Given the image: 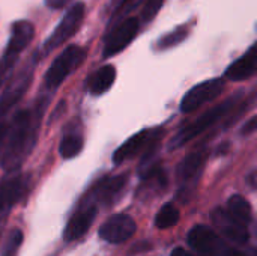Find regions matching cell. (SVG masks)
<instances>
[{
	"mask_svg": "<svg viewBox=\"0 0 257 256\" xmlns=\"http://www.w3.org/2000/svg\"><path fill=\"white\" fill-rule=\"evenodd\" d=\"M33 143H35V127H33L32 113L29 110H21L14 116L12 125L9 128L8 143L2 161L3 169L8 172L17 170L26 160L27 154L32 151Z\"/></svg>",
	"mask_w": 257,
	"mask_h": 256,
	"instance_id": "obj_1",
	"label": "cell"
},
{
	"mask_svg": "<svg viewBox=\"0 0 257 256\" xmlns=\"http://www.w3.org/2000/svg\"><path fill=\"white\" fill-rule=\"evenodd\" d=\"M188 246L202 256H244V252L230 246L214 229L197 225L187 237Z\"/></svg>",
	"mask_w": 257,
	"mask_h": 256,
	"instance_id": "obj_2",
	"label": "cell"
},
{
	"mask_svg": "<svg viewBox=\"0 0 257 256\" xmlns=\"http://www.w3.org/2000/svg\"><path fill=\"white\" fill-rule=\"evenodd\" d=\"M235 103H236V98L232 97V98H229L227 101H224V103H221V104L212 107L211 110L205 112L203 115H200L197 119H194L191 124H188V125H185L184 128H181V130L173 136V139H172L170 143H169V148H170V149H176V148H181V146H184L185 143L191 142L193 139H196L199 134H202L203 131H206L208 128H211L214 124H217L224 115H227V113L233 109Z\"/></svg>",
	"mask_w": 257,
	"mask_h": 256,
	"instance_id": "obj_3",
	"label": "cell"
},
{
	"mask_svg": "<svg viewBox=\"0 0 257 256\" xmlns=\"http://www.w3.org/2000/svg\"><path fill=\"white\" fill-rule=\"evenodd\" d=\"M86 53L78 45H69L66 47L51 63L45 74V84L51 89H56L63 83V80L69 75L71 71H74L81 60L84 59Z\"/></svg>",
	"mask_w": 257,
	"mask_h": 256,
	"instance_id": "obj_4",
	"label": "cell"
},
{
	"mask_svg": "<svg viewBox=\"0 0 257 256\" xmlns=\"http://www.w3.org/2000/svg\"><path fill=\"white\" fill-rule=\"evenodd\" d=\"M33 35H35V29H33L32 23H29V21L14 23L12 30H11V39L8 42L6 51H5L2 63H0V75H5L9 71V68L17 60L18 54L30 44Z\"/></svg>",
	"mask_w": 257,
	"mask_h": 256,
	"instance_id": "obj_5",
	"label": "cell"
},
{
	"mask_svg": "<svg viewBox=\"0 0 257 256\" xmlns=\"http://www.w3.org/2000/svg\"><path fill=\"white\" fill-rule=\"evenodd\" d=\"M83 18H84V5L78 2L69 8V11L62 18V21L48 36V39L44 44V50L45 51L56 50L60 44H63L68 38H71L78 30Z\"/></svg>",
	"mask_w": 257,
	"mask_h": 256,
	"instance_id": "obj_6",
	"label": "cell"
},
{
	"mask_svg": "<svg viewBox=\"0 0 257 256\" xmlns=\"http://www.w3.org/2000/svg\"><path fill=\"white\" fill-rule=\"evenodd\" d=\"M224 89L223 78H211L193 86L181 101V110L184 113H190L202 107L203 104L215 100Z\"/></svg>",
	"mask_w": 257,
	"mask_h": 256,
	"instance_id": "obj_7",
	"label": "cell"
},
{
	"mask_svg": "<svg viewBox=\"0 0 257 256\" xmlns=\"http://www.w3.org/2000/svg\"><path fill=\"white\" fill-rule=\"evenodd\" d=\"M137 231L134 219L128 214H114L99 228V237L111 244H120L130 240Z\"/></svg>",
	"mask_w": 257,
	"mask_h": 256,
	"instance_id": "obj_8",
	"label": "cell"
},
{
	"mask_svg": "<svg viewBox=\"0 0 257 256\" xmlns=\"http://www.w3.org/2000/svg\"><path fill=\"white\" fill-rule=\"evenodd\" d=\"M140 23L137 18L131 17L119 23L110 33V36L105 41L104 47V57H111L117 53H120L125 47H128L133 39L136 38L139 32Z\"/></svg>",
	"mask_w": 257,
	"mask_h": 256,
	"instance_id": "obj_9",
	"label": "cell"
},
{
	"mask_svg": "<svg viewBox=\"0 0 257 256\" xmlns=\"http://www.w3.org/2000/svg\"><path fill=\"white\" fill-rule=\"evenodd\" d=\"M211 220L214 223V226L217 228V231L227 238L229 241L235 243V244H247L248 241V231L247 226L239 223L238 220H235L227 210L223 208H215L211 213Z\"/></svg>",
	"mask_w": 257,
	"mask_h": 256,
	"instance_id": "obj_10",
	"label": "cell"
},
{
	"mask_svg": "<svg viewBox=\"0 0 257 256\" xmlns=\"http://www.w3.org/2000/svg\"><path fill=\"white\" fill-rule=\"evenodd\" d=\"M163 133H164L163 128H154V130H143V131L134 134L133 137H130L123 145H120L116 149V152L113 154V163L120 164L125 160L145 151L154 140L161 139Z\"/></svg>",
	"mask_w": 257,
	"mask_h": 256,
	"instance_id": "obj_11",
	"label": "cell"
},
{
	"mask_svg": "<svg viewBox=\"0 0 257 256\" xmlns=\"http://www.w3.org/2000/svg\"><path fill=\"white\" fill-rule=\"evenodd\" d=\"M96 207L95 205H86L81 210H78L68 222L65 231H63V240L66 243L80 240L87 231L90 229L95 217H96Z\"/></svg>",
	"mask_w": 257,
	"mask_h": 256,
	"instance_id": "obj_12",
	"label": "cell"
},
{
	"mask_svg": "<svg viewBox=\"0 0 257 256\" xmlns=\"http://www.w3.org/2000/svg\"><path fill=\"white\" fill-rule=\"evenodd\" d=\"M29 187V178L26 175L14 177L0 186V214H8V211L15 207Z\"/></svg>",
	"mask_w": 257,
	"mask_h": 256,
	"instance_id": "obj_13",
	"label": "cell"
},
{
	"mask_svg": "<svg viewBox=\"0 0 257 256\" xmlns=\"http://www.w3.org/2000/svg\"><path fill=\"white\" fill-rule=\"evenodd\" d=\"M254 74H257V42L226 69V77L233 81H244Z\"/></svg>",
	"mask_w": 257,
	"mask_h": 256,
	"instance_id": "obj_14",
	"label": "cell"
},
{
	"mask_svg": "<svg viewBox=\"0 0 257 256\" xmlns=\"http://www.w3.org/2000/svg\"><path fill=\"white\" fill-rule=\"evenodd\" d=\"M126 181H128L126 175H116V177L104 178L102 181H99L93 189V196L96 202H101L104 205L111 204L123 190V187L126 186Z\"/></svg>",
	"mask_w": 257,
	"mask_h": 256,
	"instance_id": "obj_15",
	"label": "cell"
},
{
	"mask_svg": "<svg viewBox=\"0 0 257 256\" xmlns=\"http://www.w3.org/2000/svg\"><path fill=\"white\" fill-rule=\"evenodd\" d=\"M203 163H205L203 151H196L187 155L178 167V178L181 184H190L191 181H194L199 177L203 167Z\"/></svg>",
	"mask_w": 257,
	"mask_h": 256,
	"instance_id": "obj_16",
	"label": "cell"
},
{
	"mask_svg": "<svg viewBox=\"0 0 257 256\" xmlns=\"http://www.w3.org/2000/svg\"><path fill=\"white\" fill-rule=\"evenodd\" d=\"M30 78H32L30 74L23 75L9 89H6V92L2 95V98H0V124H3V118L6 116V113L9 112V109L12 106H15L18 103V100L23 97V94L27 91V86L30 83Z\"/></svg>",
	"mask_w": 257,
	"mask_h": 256,
	"instance_id": "obj_17",
	"label": "cell"
},
{
	"mask_svg": "<svg viewBox=\"0 0 257 256\" xmlns=\"http://www.w3.org/2000/svg\"><path fill=\"white\" fill-rule=\"evenodd\" d=\"M116 80V69L113 65H104L89 78V92L92 95H102L113 86Z\"/></svg>",
	"mask_w": 257,
	"mask_h": 256,
	"instance_id": "obj_18",
	"label": "cell"
},
{
	"mask_svg": "<svg viewBox=\"0 0 257 256\" xmlns=\"http://www.w3.org/2000/svg\"><path fill=\"white\" fill-rule=\"evenodd\" d=\"M227 213L239 223L248 226L251 220V207L241 195H233L227 202Z\"/></svg>",
	"mask_w": 257,
	"mask_h": 256,
	"instance_id": "obj_19",
	"label": "cell"
},
{
	"mask_svg": "<svg viewBox=\"0 0 257 256\" xmlns=\"http://www.w3.org/2000/svg\"><path fill=\"white\" fill-rule=\"evenodd\" d=\"M83 149V139L78 134H66L59 146V152L63 158H74L75 155H78Z\"/></svg>",
	"mask_w": 257,
	"mask_h": 256,
	"instance_id": "obj_20",
	"label": "cell"
},
{
	"mask_svg": "<svg viewBox=\"0 0 257 256\" xmlns=\"http://www.w3.org/2000/svg\"><path fill=\"white\" fill-rule=\"evenodd\" d=\"M179 222V211L175 205L172 204H166L157 214L155 217V225L160 229H167L172 228L173 225H176Z\"/></svg>",
	"mask_w": 257,
	"mask_h": 256,
	"instance_id": "obj_21",
	"label": "cell"
},
{
	"mask_svg": "<svg viewBox=\"0 0 257 256\" xmlns=\"http://www.w3.org/2000/svg\"><path fill=\"white\" fill-rule=\"evenodd\" d=\"M188 35V29L185 26H181V27H176L173 32L164 35L160 42H158V48L161 50H166V48H170V47H175L178 45L179 42H182Z\"/></svg>",
	"mask_w": 257,
	"mask_h": 256,
	"instance_id": "obj_22",
	"label": "cell"
},
{
	"mask_svg": "<svg viewBox=\"0 0 257 256\" xmlns=\"http://www.w3.org/2000/svg\"><path fill=\"white\" fill-rule=\"evenodd\" d=\"M21 243H23V232H21V229H14L9 234V237H8V240H6V243L3 246L2 256H17Z\"/></svg>",
	"mask_w": 257,
	"mask_h": 256,
	"instance_id": "obj_23",
	"label": "cell"
},
{
	"mask_svg": "<svg viewBox=\"0 0 257 256\" xmlns=\"http://www.w3.org/2000/svg\"><path fill=\"white\" fill-rule=\"evenodd\" d=\"M163 6V0H148L143 6V11H142V18L145 21H151L157 14L158 11L161 9Z\"/></svg>",
	"mask_w": 257,
	"mask_h": 256,
	"instance_id": "obj_24",
	"label": "cell"
},
{
	"mask_svg": "<svg viewBox=\"0 0 257 256\" xmlns=\"http://www.w3.org/2000/svg\"><path fill=\"white\" fill-rule=\"evenodd\" d=\"M139 2H142V0H123L122 5H120V6L117 8V11L114 12V20L119 18L120 15H125V14L130 12L131 9H134V8L139 5Z\"/></svg>",
	"mask_w": 257,
	"mask_h": 256,
	"instance_id": "obj_25",
	"label": "cell"
},
{
	"mask_svg": "<svg viewBox=\"0 0 257 256\" xmlns=\"http://www.w3.org/2000/svg\"><path fill=\"white\" fill-rule=\"evenodd\" d=\"M254 131H257V115L256 116H253L251 119H248V121L244 124L242 130H241L242 134H251V133H254Z\"/></svg>",
	"mask_w": 257,
	"mask_h": 256,
	"instance_id": "obj_26",
	"label": "cell"
},
{
	"mask_svg": "<svg viewBox=\"0 0 257 256\" xmlns=\"http://www.w3.org/2000/svg\"><path fill=\"white\" fill-rule=\"evenodd\" d=\"M68 2H69V0H45L47 6L54 8V9H59V8H62V6H65Z\"/></svg>",
	"mask_w": 257,
	"mask_h": 256,
	"instance_id": "obj_27",
	"label": "cell"
},
{
	"mask_svg": "<svg viewBox=\"0 0 257 256\" xmlns=\"http://www.w3.org/2000/svg\"><path fill=\"white\" fill-rule=\"evenodd\" d=\"M172 256H190V253H187L184 249H181V247H179V249H175V250H173Z\"/></svg>",
	"mask_w": 257,
	"mask_h": 256,
	"instance_id": "obj_28",
	"label": "cell"
},
{
	"mask_svg": "<svg viewBox=\"0 0 257 256\" xmlns=\"http://www.w3.org/2000/svg\"><path fill=\"white\" fill-rule=\"evenodd\" d=\"M244 256H257V247H248L244 252Z\"/></svg>",
	"mask_w": 257,
	"mask_h": 256,
	"instance_id": "obj_29",
	"label": "cell"
},
{
	"mask_svg": "<svg viewBox=\"0 0 257 256\" xmlns=\"http://www.w3.org/2000/svg\"><path fill=\"white\" fill-rule=\"evenodd\" d=\"M190 256H194V255H190Z\"/></svg>",
	"mask_w": 257,
	"mask_h": 256,
	"instance_id": "obj_30",
	"label": "cell"
}]
</instances>
